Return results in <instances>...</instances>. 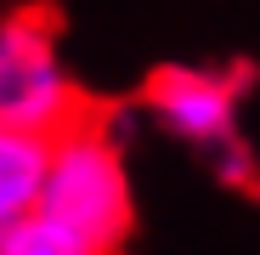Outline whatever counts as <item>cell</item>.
Segmentation results:
<instances>
[{"label":"cell","instance_id":"cell-2","mask_svg":"<svg viewBox=\"0 0 260 255\" xmlns=\"http://www.w3.org/2000/svg\"><path fill=\"white\" fill-rule=\"evenodd\" d=\"M249 79L221 63H170L142 85V114L170 142L209 159L226 187H260V164L243 142Z\"/></svg>","mask_w":260,"mask_h":255},{"label":"cell","instance_id":"cell-5","mask_svg":"<svg viewBox=\"0 0 260 255\" xmlns=\"http://www.w3.org/2000/svg\"><path fill=\"white\" fill-rule=\"evenodd\" d=\"M0 255H108V249H96L91 238L68 233L51 216H28L23 227H12L6 238H0Z\"/></svg>","mask_w":260,"mask_h":255},{"label":"cell","instance_id":"cell-4","mask_svg":"<svg viewBox=\"0 0 260 255\" xmlns=\"http://www.w3.org/2000/svg\"><path fill=\"white\" fill-rule=\"evenodd\" d=\"M46 170H51V136L0 125V238L40 216L46 204Z\"/></svg>","mask_w":260,"mask_h":255},{"label":"cell","instance_id":"cell-1","mask_svg":"<svg viewBox=\"0 0 260 255\" xmlns=\"http://www.w3.org/2000/svg\"><path fill=\"white\" fill-rule=\"evenodd\" d=\"M40 216L62 221L68 233L91 238L108 255H124L130 233H136V182H130L124 136L102 114H79L68 131L51 136Z\"/></svg>","mask_w":260,"mask_h":255},{"label":"cell","instance_id":"cell-3","mask_svg":"<svg viewBox=\"0 0 260 255\" xmlns=\"http://www.w3.org/2000/svg\"><path fill=\"white\" fill-rule=\"evenodd\" d=\"M79 114H91V102L68 68L51 12L40 6L6 12L0 17V125L57 136Z\"/></svg>","mask_w":260,"mask_h":255}]
</instances>
